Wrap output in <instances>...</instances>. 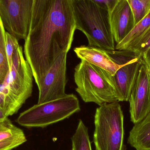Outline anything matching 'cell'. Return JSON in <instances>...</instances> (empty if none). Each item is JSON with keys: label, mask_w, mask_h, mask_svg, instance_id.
Here are the masks:
<instances>
[{"label": "cell", "mask_w": 150, "mask_h": 150, "mask_svg": "<svg viewBox=\"0 0 150 150\" xmlns=\"http://www.w3.org/2000/svg\"><path fill=\"white\" fill-rule=\"evenodd\" d=\"M27 141L26 136L0 141V150H11Z\"/></svg>", "instance_id": "21"}, {"label": "cell", "mask_w": 150, "mask_h": 150, "mask_svg": "<svg viewBox=\"0 0 150 150\" xmlns=\"http://www.w3.org/2000/svg\"><path fill=\"white\" fill-rule=\"evenodd\" d=\"M67 54L66 53L62 54L46 75L37 84L39 90L38 104L55 100L67 95L65 90L67 82Z\"/></svg>", "instance_id": "9"}, {"label": "cell", "mask_w": 150, "mask_h": 150, "mask_svg": "<svg viewBox=\"0 0 150 150\" xmlns=\"http://www.w3.org/2000/svg\"><path fill=\"white\" fill-rule=\"evenodd\" d=\"M150 47V27L140 39L127 50H131L142 56Z\"/></svg>", "instance_id": "19"}, {"label": "cell", "mask_w": 150, "mask_h": 150, "mask_svg": "<svg viewBox=\"0 0 150 150\" xmlns=\"http://www.w3.org/2000/svg\"><path fill=\"white\" fill-rule=\"evenodd\" d=\"M113 60L120 66L113 76L118 102L128 101L132 87L143 60L142 56L131 50L107 51Z\"/></svg>", "instance_id": "8"}, {"label": "cell", "mask_w": 150, "mask_h": 150, "mask_svg": "<svg viewBox=\"0 0 150 150\" xmlns=\"http://www.w3.org/2000/svg\"><path fill=\"white\" fill-rule=\"evenodd\" d=\"M80 111L76 96L67 94L61 98L34 105L20 114L16 121L25 127L44 128L67 119Z\"/></svg>", "instance_id": "6"}, {"label": "cell", "mask_w": 150, "mask_h": 150, "mask_svg": "<svg viewBox=\"0 0 150 150\" xmlns=\"http://www.w3.org/2000/svg\"><path fill=\"white\" fill-rule=\"evenodd\" d=\"M76 30L71 0H33L24 53L37 85L57 58L68 53Z\"/></svg>", "instance_id": "1"}, {"label": "cell", "mask_w": 150, "mask_h": 150, "mask_svg": "<svg viewBox=\"0 0 150 150\" xmlns=\"http://www.w3.org/2000/svg\"><path fill=\"white\" fill-rule=\"evenodd\" d=\"M33 0H0V18L6 32L18 40L26 39Z\"/></svg>", "instance_id": "7"}, {"label": "cell", "mask_w": 150, "mask_h": 150, "mask_svg": "<svg viewBox=\"0 0 150 150\" xmlns=\"http://www.w3.org/2000/svg\"><path fill=\"white\" fill-rule=\"evenodd\" d=\"M128 143L136 150H150V111L134 124L129 132Z\"/></svg>", "instance_id": "13"}, {"label": "cell", "mask_w": 150, "mask_h": 150, "mask_svg": "<svg viewBox=\"0 0 150 150\" xmlns=\"http://www.w3.org/2000/svg\"><path fill=\"white\" fill-rule=\"evenodd\" d=\"M6 32L0 18V84L4 82L10 70L6 53Z\"/></svg>", "instance_id": "16"}, {"label": "cell", "mask_w": 150, "mask_h": 150, "mask_svg": "<svg viewBox=\"0 0 150 150\" xmlns=\"http://www.w3.org/2000/svg\"><path fill=\"white\" fill-rule=\"evenodd\" d=\"M7 118H8V117L6 113L1 107H0V122L4 120Z\"/></svg>", "instance_id": "24"}, {"label": "cell", "mask_w": 150, "mask_h": 150, "mask_svg": "<svg viewBox=\"0 0 150 150\" xmlns=\"http://www.w3.org/2000/svg\"><path fill=\"white\" fill-rule=\"evenodd\" d=\"M95 150H126L124 115L119 102L104 104L94 115Z\"/></svg>", "instance_id": "4"}, {"label": "cell", "mask_w": 150, "mask_h": 150, "mask_svg": "<svg viewBox=\"0 0 150 150\" xmlns=\"http://www.w3.org/2000/svg\"><path fill=\"white\" fill-rule=\"evenodd\" d=\"M142 58L150 70V47L143 55Z\"/></svg>", "instance_id": "23"}, {"label": "cell", "mask_w": 150, "mask_h": 150, "mask_svg": "<svg viewBox=\"0 0 150 150\" xmlns=\"http://www.w3.org/2000/svg\"><path fill=\"white\" fill-rule=\"evenodd\" d=\"M19 46L18 40L15 37L6 32V50L10 68L12 65L13 58Z\"/></svg>", "instance_id": "20"}, {"label": "cell", "mask_w": 150, "mask_h": 150, "mask_svg": "<svg viewBox=\"0 0 150 150\" xmlns=\"http://www.w3.org/2000/svg\"><path fill=\"white\" fill-rule=\"evenodd\" d=\"M130 119L134 124L150 111V70L143 59L129 97Z\"/></svg>", "instance_id": "10"}, {"label": "cell", "mask_w": 150, "mask_h": 150, "mask_svg": "<svg viewBox=\"0 0 150 150\" xmlns=\"http://www.w3.org/2000/svg\"><path fill=\"white\" fill-rule=\"evenodd\" d=\"M134 21L135 26L150 12V0H127Z\"/></svg>", "instance_id": "17"}, {"label": "cell", "mask_w": 150, "mask_h": 150, "mask_svg": "<svg viewBox=\"0 0 150 150\" xmlns=\"http://www.w3.org/2000/svg\"><path fill=\"white\" fill-rule=\"evenodd\" d=\"M74 77L76 91L85 103L100 106L118 102L115 82L108 71L81 60L75 67Z\"/></svg>", "instance_id": "3"}, {"label": "cell", "mask_w": 150, "mask_h": 150, "mask_svg": "<svg viewBox=\"0 0 150 150\" xmlns=\"http://www.w3.org/2000/svg\"><path fill=\"white\" fill-rule=\"evenodd\" d=\"M33 75L30 67L24 57L20 46L4 82L0 84V93L4 97L9 113H16L32 96Z\"/></svg>", "instance_id": "5"}, {"label": "cell", "mask_w": 150, "mask_h": 150, "mask_svg": "<svg viewBox=\"0 0 150 150\" xmlns=\"http://www.w3.org/2000/svg\"><path fill=\"white\" fill-rule=\"evenodd\" d=\"M76 30L87 38L89 46L105 51L115 50L109 11L93 0H71Z\"/></svg>", "instance_id": "2"}, {"label": "cell", "mask_w": 150, "mask_h": 150, "mask_svg": "<svg viewBox=\"0 0 150 150\" xmlns=\"http://www.w3.org/2000/svg\"><path fill=\"white\" fill-rule=\"evenodd\" d=\"M150 27V12L142 21L135 26L130 33L115 45V50H127L140 39Z\"/></svg>", "instance_id": "14"}, {"label": "cell", "mask_w": 150, "mask_h": 150, "mask_svg": "<svg viewBox=\"0 0 150 150\" xmlns=\"http://www.w3.org/2000/svg\"><path fill=\"white\" fill-rule=\"evenodd\" d=\"M109 14L111 31L117 45L130 33L135 26L134 17L127 0H118Z\"/></svg>", "instance_id": "11"}, {"label": "cell", "mask_w": 150, "mask_h": 150, "mask_svg": "<svg viewBox=\"0 0 150 150\" xmlns=\"http://www.w3.org/2000/svg\"><path fill=\"white\" fill-rule=\"evenodd\" d=\"M71 141L72 150H92L88 128L82 120H79Z\"/></svg>", "instance_id": "15"}, {"label": "cell", "mask_w": 150, "mask_h": 150, "mask_svg": "<svg viewBox=\"0 0 150 150\" xmlns=\"http://www.w3.org/2000/svg\"><path fill=\"white\" fill-rule=\"evenodd\" d=\"M78 58L99 67L114 76L120 68V65L115 62L105 50L89 46L81 45L74 48Z\"/></svg>", "instance_id": "12"}, {"label": "cell", "mask_w": 150, "mask_h": 150, "mask_svg": "<svg viewBox=\"0 0 150 150\" xmlns=\"http://www.w3.org/2000/svg\"><path fill=\"white\" fill-rule=\"evenodd\" d=\"M95 3L102 8L106 9L110 12L117 3L118 0H93Z\"/></svg>", "instance_id": "22"}, {"label": "cell", "mask_w": 150, "mask_h": 150, "mask_svg": "<svg viewBox=\"0 0 150 150\" xmlns=\"http://www.w3.org/2000/svg\"><path fill=\"white\" fill-rule=\"evenodd\" d=\"M25 136L23 130L15 126L8 118L0 122V141Z\"/></svg>", "instance_id": "18"}]
</instances>
